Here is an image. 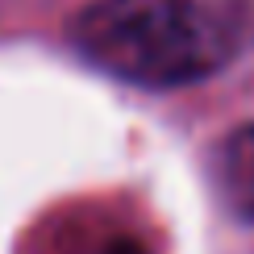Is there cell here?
<instances>
[{"label": "cell", "mask_w": 254, "mask_h": 254, "mask_svg": "<svg viewBox=\"0 0 254 254\" xmlns=\"http://www.w3.org/2000/svg\"><path fill=\"white\" fill-rule=\"evenodd\" d=\"M75 46L117 79L175 88L234 55L238 25L208 0H96L75 21Z\"/></svg>", "instance_id": "cell-1"}, {"label": "cell", "mask_w": 254, "mask_h": 254, "mask_svg": "<svg viewBox=\"0 0 254 254\" xmlns=\"http://www.w3.org/2000/svg\"><path fill=\"white\" fill-rule=\"evenodd\" d=\"M213 184L221 204L254 225V125L229 133L213 158Z\"/></svg>", "instance_id": "cell-2"}]
</instances>
